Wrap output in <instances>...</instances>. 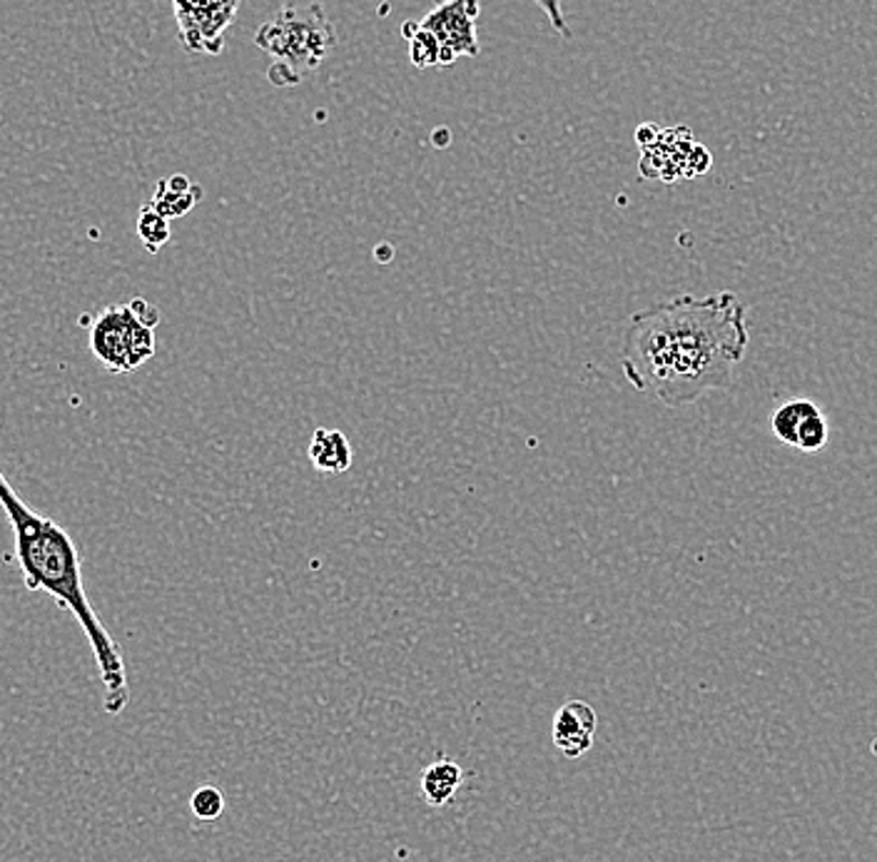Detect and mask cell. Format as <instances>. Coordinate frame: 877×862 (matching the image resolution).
Masks as SVG:
<instances>
[{
  "mask_svg": "<svg viewBox=\"0 0 877 862\" xmlns=\"http://www.w3.org/2000/svg\"><path fill=\"white\" fill-rule=\"evenodd\" d=\"M748 339V314L736 294H681L633 314L623 337V376L666 407H688L705 392L730 387Z\"/></svg>",
  "mask_w": 877,
  "mask_h": 862,
  "instance_id": "1",
  "label": "cell"
},
{
  "mask_svg": "<svg viewBox=\"0 0 877 862\" xmlns=\"http://www.w3.org/2000/svg\"><path fill=\"white\" fill-rule=\"evenodd\" d=\"M0 509L11 521L13 551L21 563L25 589L43 591L75 618L80 631L91 643L97 676H101L103 711L110 715L122 713L130 703L122 649L107 633L105 624L87 598L83 583V556H80L75 538L68 534V528L25 504L13 484L5 479L3 469H0Z\"/></svg>",
  "mask_w": 877,
  "mask_h": 862,
  "instance_id": "2",
  "label": "cell"
},
{
  "mask_svg": "<svg viewBox=\"0 0 877 862\" xmlns=\"http://www.w3.org/2000/svg\"><path fill=\"white\" fill-rule=\"evenodd\" d=\"M255 43L302 83L335 50L337 31L319 3L288 5L272 21L259 25Z\"/></svg>",
  "mask_w": 877,
  "mask_h": 862,
  "instance_id": "3",
  "label": "cell"
},
{
  "mask_svg": "<svg viewBox=\"0 0 877 862\" xmlns=\"http://www.w3.org/2000/svg\"><path fill=\"white\" fill-rule=\"evenodd\" d=\"M157 325L160 310L148 300L136 298L125 304H110L97 314L87 342L93 357L107 372L130 374L155 357Z\"/></svg>",
  "mask_w": 877,
  "mask_h": 862,
  "instance_id": "4",
  "label": "cell"
},
{
  "mask_svg": "<svg viewBox=\"0 0 877 862\" xmlns=\"http://www.w3.org/2000/svg\"><path fill=\"white\" fill-rule=\"evenodd\" d=\"M243 0H173L180 40L190 53L218 56Z\"/></svg>",
  "mask_w": 877,
  "mask_h": 862,
  "instance_id": "5",
  "label": "cell"
},
{
  "mask_svg": "<svg viewBox=\"0 0 877 862\" xmlns=\"http://www.w3.org/2000/svg\"><path fill=\"white\" fill-rule=\"evenodd\" d=\"M477 18L479 0H444L419 21V28L432 33L438 43L442 66H452L464 56H479Z\"/></svg>",
  "mask_w": 877,
  "mask_h": 862,
  "instance_id": "6",
  "label": "cell"
},
{
  "mask_svg": "<svg viewBox=\"0 0 877 862\" xmlns=\"http://www.w3.org/2000/svg\"><path fill=\"white\" fill-rule=\"evenodd\" d=\"M596 725L598 718L594 706L584 703V700H569L553 715V745H557V750H561L563 758H584L594 748Z\"/></svg>",
  "mask_w": 877,
  "mask_h": 862,
  "instance_id": "7",
  "label": "cell"
},
{
  "mask_svg": "<svg viewBox=\"0 0 877 862\" xmlns=\"http://www.w3.org/2000/svg\"><path fill=\"white\" fill-rule=\"evenodd\" d=\"M307 454L309 462L315 464V469L327 476L344 474L349 471V466H352V444H349L344 431L339 429L319 427L315 434H312Z\"/></svg>",
  "mask_w": 877,
  "mask_h": 862,
  "instance_id": "8",
  "label": "cell"
},
{
  "mask_svg": "<svg viewBox=\"0 0 877 862\" xmlns=\"http://www.w3.org/2000/svg\"><path fill=\"white\" fill-rule=\"evenodd\" d=\"M200 200H202V187L195 185L190 177L177 173L167 179H160L155 187V197H152L148 205L152 210L163 214V218L175 220L190 212Z\"/></svg>",
  "mask_w": 877,
  "mask_h": 862,
  "instance_id": "9",
  "label": "cell"
},
{
  "mask_svg": "<svg viewBox=\"0 0 877 862\" xmlns=\"http://www.w3.org/2000/svg\"><path fill=\"white\" fill-rule=\"evenodd\" d=\"M464 783V770L459 762H454L449 758H438L432 766H426L422 770V797L426 805L432 807H444L454 801L456 790Z\"/></svg>",
  "mask_w": 877,
  "mask_h": 862,
  "instance_id": "10",
  "label": "cell"
},
{
  "mask_svg": "<svg viewBox=\"0 0 877 862\" xmlns=\"http://www.w3.org/2000/svg\"><path fill=\"white\" fill-rule=\"evenodd\" d=\"M818 409H820L818 404L810 401V399H791V401L781 404V407H777L773 411V417H771L773 434L781 439L783 444L793 446L795 444V431H798V427L803 424V419H808L812 411H818Z\"/></svg>",
  "mask_w": 877,
  "mask_h": 862,
  "instance_id": "11",
  "label": "cell"
},
{
  "mask_svg": "<svg viewBox=\"0 0 877 862\" xmlns=\"http://www.w3.org/2000/svg\"><path fill=\"white\" fill-rule=\"evenodd\" d=\"M401 31H405V35H407L409 58L417 68L442 66V50H438V43L434 40L432 33L419 28V23H407Z\"/></svg>",
  "mask_w": 877,
  "mask_h": 862,
  "instance_id": "12",
  "label": "cell"
},
{
  "mask_svg": "<svg viewBox=\"0 0 877 862\" xmlns=\"http://www.w3.org/2000/svg\"><path fill=\"white\" fill-rule=\"evenodd\" d=\"M138 237L142 240V245H145L150 255L160 253V247L167 245L169 240V220L145 205L138 218Z\"/></svg>",
  "mask_w": 877,
  "mask_h": 862,
  "instance_id": "13",
  "label": "cell"
},
{
  "mask_svg": "<svg viewBox=\"0 0 877 862\" xmlns=\"http://www.w3.org/2000/svg\"><path fill=\"white\" fill-rule=\"evenodd\" d=\"M190 811L197 820L204 823L218 820L222 818V813H225V795H222V790L214 785L197 788L190 797Z\"/></svg>",
  "mask_w": 877,
  "mask_h": 862,
  "instance_id": "14",
  "label": "cell"
},
{
  "mask_svg": "<svg viewBox=\"0 0 877 862\" xmlns=\"http://www.w3.org/2000/svg\"><path fill=\"white\" fill-rule=\"evenodd\" d=\"M534 3L546 13L549 23L553 25V31H557L561 38H571V28L566 18H563V0H534Z\"/></svg>",
  "mask_w": 877,
  "mask_h": 862,
  "instance_id": "15",
  "label": "cell"
}]
</instances>
